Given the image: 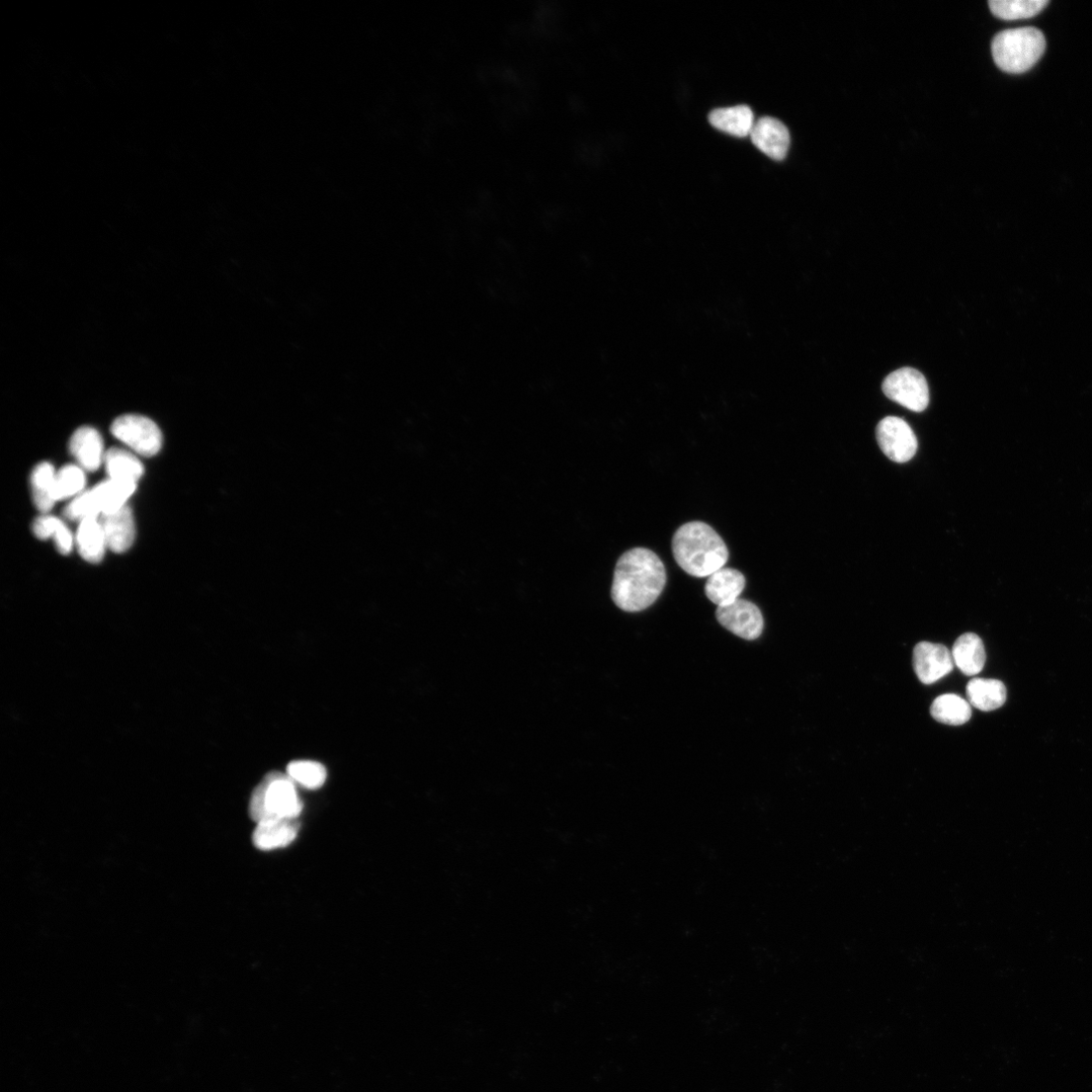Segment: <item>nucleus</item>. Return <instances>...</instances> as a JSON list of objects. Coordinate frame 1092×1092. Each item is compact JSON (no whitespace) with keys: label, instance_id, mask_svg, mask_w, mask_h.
Here are the masks:
<instances>
[{"label":"nucleus","instance_id":"f257e3e1","mask_svg":"<svg viewBox=\"0 0 1092 1092\" xmlns=\"http://www.w3.org/2000/svg\"><path fill=\"white\" fill-rule=\"evenodd\" d=\"M666 582L665 567L650 549L636 547L618 559L611 587V597L625 612H640L660 596Z\"/></svg>","mask_w":1092,"mask_h":1092},{"label":"nucleus","instance_id":"f03ea898","mask_svg":"<svg viewBox=\"0 0 1092 1092\" xmlns=\"http://www.w3.org/2000/svg\"><path fill=\"white\" fill-rule=\"evenodd\" d=\"M671 549L680 567L696 577L709 576L724 567L729 556L720 536L701 522L682 526L671 541Z\"/></svg>","mask_w":1092,"mask_h":1092},{"label":"nucleus","instance_id":"7ed1b4c3","mask_svg":"<svg viewBox=\"0 0 1092 1092\" xmlns=\"http://www.w3.org/2000/svg\"><path fill=\"white\" fill-rule=\"evenodd\" d=\"M295 784L288 774H268L251 795L250 817L258 823L270 819H297L303 803Z\"/></svg>","mask_w":1092,"mask_h":1092},{"label":"nucleus","instance_id":"20e7f679","mask_svg":"<svg viewBox=\"0 0 1092 1092\" xmlns=\"http://www.w3.org/2000/svg\"><path fill=\"white\" fill-rule=\"evenodd\" d=\"M1046 49L1043 33L1032 27L1000 32L992 41L995 64L1007 73L1029 71L1041 59Z\"/></svg>","mask_w":1092,"mask_h":1092},{"label":"nucleus","instance_id":"39448f33","mask_svg":"<svg viewBox=\"0 0 1092 1092\" xmlns=\"http://www.w3.org/2000/svg\"><path fill=\"white\" fill-rule=\"evenodd\" d=\"M136 490V484L110 480L98 485L91 491L80 494L66 508L64 515L70 521L98 518L111 515L127 506V500Z\"/></svg>","mask_w":1092,"mask_h":1092},{"label":"nucleus","instance_id":"423d86ee","mask_svg":"<svg viewBox=\"0 0 1092 1092\" xmlns=\"http://www.w3.org/2000/svg\"><path fill=\"white\" fill-rule=\"evenodd\" d=\"M882 389L887 398L913 412L925 411L930 403L926 378L911 368H903L890 374Z\"/></svg>","mask_w":1092,"mask_h":1092},{"label":"nucleus","instance_id":"0eeeda50","mask_svg":"<svg viewBox=\"0 0 1092 1092\" xmlns=\"http://www.w3.org/2000/svg\"><path fill=\"white\" fill-rule=\"evenodd\" d=\"M112 434L134 452L147 458L157 455L162 447L159 428L144 416L119 417L112 426Z\"/></svg>","mask_w":1092,"mask_h":1092},{"label":"nucleus","instance_id":"6e6552de","mask_svg":"<svg viewBox=\"0 0 1092 1092\" xmlns=\"http://www.w3.org/2000/svg\"><path fill=\"white\" fill-rule=\"evenodd\" d=\"M878 445L891 461L904 464L916 454L917 440L911 428L898 417H886L876 430Z\"/></svg>","mask_w":1092,"mask_h":1092},{"label":"nucleus","instance_id":"1a4fd4ad","mask_svg":"<svg viewBox=\"0 0 1092 1092\" xmlns=\"http://www.w3.org/2000/svg\"><path fill=\"white\" fill-rule=\"evenodd\" d=\"M952 652L943 644L922 641L913 649V667L918 680L931 685L951 673L954 668Z\"/></svg>","mask_w":1092,"mask_h":1092},{"label":"nucleus","instance_id":"9d476101","mask_svg":"<svg viewBox=\"0 0 1092 1092\" xmlns=\"http://www.w3.org/2000/svg\"><path fill=\"white\" fill-rule=\"evenodd\" d=\"M718 622L736 636L753 640L761 636L764 630V617L759 607L750 601L738 599L734 603L716 610Z\"/></svg>","mask_w":1092,"mask_h":1092},{"label":"nucleus","instance_id":"9b49d317","mask_svg":"<svg viewBox=\"0 0 1092 1092\" xmlns=\"http://www.w3.org/2000/svg\"><path fill=\"white\" fill-rule=\"evenodd\" d=\"M751 142L773 160H783L790 146L787 127L777 119L765 117L754 123L750 132Z\"/></svg>","mask_w":1092,"mask_h":1092},{"label":"nucleus","instance_id":"f8f14e48","mask_svg":"<svg viewBox=\"0 0 1092 1092\" xmlns=\"http://www.w3.org/2000/svg\"><path fill=\"white\" fill-rule=\"evenodd\" d=\"M300 829L297 819H270L258 823L252 843L261 851H273L292 845Z\"/></svg>","mask_w":1092,"mask_h":1092},{"label":"nucleus","instance_id":"ddd939ff","mask_svg":"<svg viewBox=\"0 0 1092 1092\" xmlns=\"http://www.w3.org/2000/svg\"><path fill=\"white\" fill-rule=\"evenodd\" d=\"M744 587L745 577L741 571L722 567L708 576L705 594L713 604L724 607L738 600Z\"/></svg>","mask_w":1092,"mask_h":1092},{"label":"nucleus","instance_id":"4468645a","mask_svg":"<svg viewBox=\"0 0 1092 1092\" xmlns=\"http://www.w3.org/2000/svg\"><path fill=\"white\" fill-rule=\"evenodd\" d=\"M70 452L82 469L95 472L105 460L101 435L92 428H81L72 436Z\"/></svg>","mask_w":1092,"mask_h":1092},{"label":"nucleus","instance_id":"2eb2a0df","mask_svg":"<svg viewBox=\"0 0 1092 1092\" xmlns=\"http://www.w3.org/2000/svg\"><path fill=\"white\" fill-rule=\"evenodd\" d=\"M101 525L107 546L113 551L125 552L132 546L135 540V524L132 511L128 506L114 514L102 516Z\"/></svg>","mask_w":1092,"mask_h":1092},{"label":"nucleus","instance_id":"dca6fc26","mask_svg":"<svg viewBox=\"0 0 1092 1092\" xmlns=\"http://www.w3.org/2000/svg\"><path fill=\"white\" fill-rule=\"evenodd\" d=\"M952 655L954 663L966 676H975L983 669L986 652L982 639L975 633H964L955 641Z\"/></svg>","mask_w":1092,"mask_h":1092},{"label":"nucleus","instance_id":"f3484780","mask_svg":"<svg viewBox=\"0 0 1092 1092\" xmlns=\"http://www.w3.org/2000/svg\"><path fill=\"white\" fill-rule=\"evenodd\" d=\"M76 542L79 553L84 559L91 563L102 561L107 542L98 518H90L80 522Z\"/></svg>","mask_w":1092,"mask_h":1092},{"label":"nucleus","instance_id":"a211bd4d","mask_svg":"<svg viewBox=\"0 0 1092 1092\" xmlns=\"http://www.w3.org/2000/svg\"><path fill=\"white\" fill-rule=\"evenodd\" d=\"M708 120L717 130L739 138L750 135L754 125L752 111L744 105L714 110Z\"/></svg>","mask_w":1092,"mask_h":1092},{"label":"nucleus","instance_id":"6ab92c4d","mask_svg":"<svg viewBox=\"0 0 1092 1092\" xmlns=\"http://www.w3.org/2000/svg\"><path fill=\"white\" fill-rule=\"evenodd\" d=\"M970 705L981 711H993L1003 706L1006 701V688L999 680L973 679L966 688Z\"/></svg>","mask_w":1092,"mask_h":1092},{"label":"nucleus","instance_id":"aec40b11","mask_svg":"<svg viewBox=\"0 0 1092 1092\" xmlns=\"http://www.w3.org/2000/svg\"><path fill=\"white\" fill-rule=\"evenodd\" d=\"M931 714L941 723L959 726L970 720L972 709L970 703L959 695L944 694L933 702Z\"/></svg>","mask_w":1092,"mask_h":1092},{"label":"nucleus","instance_id":"412c9836","mask_svg":"<svg viewBox=\"0 0 1092 1092\" xmlns=\"http://www.w3.org/2000/svg\"><path fill=\"white\" fill-rule=\"evenodd\" d=\"M1048 5L1049 0H990L988 3L991 13L1005 21L1030 19Z\"/></svg>","mask_w":1092,"mask_h":1092},{"label":"nucleus","instance_id":"4be33fe9","mask_svg":"<svg viewBox=\"0 0 1092 1092\" xmlns=\"http://www.w3.org/2000/svg\"><path fill=\"white\" fill-rule=\"evenodd\" d=\"M104 461L112 480L136 484L144 473L141 462L134 455L121 449L108 451Z\"/></svg>","mask_w":1092,"mask_h":1092},{"label":"nucleus","instance_id":"5701e85b","mask_svg":"<svg viewBox=\"0 0 1092 1092\" xmlns=\"http://www.w3.org/2000/svg\"><path fill=\"white\" fill-rule=\"evenodd\" d=\"M55 470L48 464L37 466L32 475L33 498L36 508L42 513H48L56 502L54 496Z\"/></svg>","mask_w":1092,"mask_h":1092},{"label":"nucleus","instance_id":"b1692460","mask_svg":"<svg viewBox=\"0 0 1092 1092\" xmlns=\"http://www.w3.org/2000/svg\"><path fill=\"white\" fill-rule=\"evenodd\" d=\"M287 774L295 783L310 790L321 788L327 779L326 768L314 761H294L289 764Z\"/></svg>","mask_w":1092,"mask_h":1092},{"label":"nucleus","instance_id":"393cba45","mask_svg":"<svg viewBox=\"0 0 1092 1092\" xmlns=\"http://www.w3.org/2000/svg\"><path fill=\"white\" fill-rule=\"evenodd\" d=\"M86 486V476L76 466H67L61 469L55 478V500H63L81 492Z\"/></svg>","mask_w":1092,"mask_h":1092},{"label":"nucleus","instance_id":"a878e982","mask_svg":"<svg viewBox=\"0 0 1092 1092\" xmlns=\"http://www.w3.org/2000/svg\"><path fill=\"white\" fill-rule=\"evenodd\" d=\"M52 538H54L60 553L68 554L71 551L73 544L72 535L60 520H57Z\"/></svg>","mask_w":1092,"mask_h":1092}]
</instances>
